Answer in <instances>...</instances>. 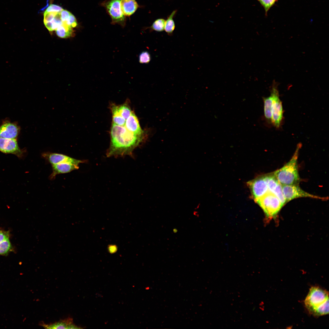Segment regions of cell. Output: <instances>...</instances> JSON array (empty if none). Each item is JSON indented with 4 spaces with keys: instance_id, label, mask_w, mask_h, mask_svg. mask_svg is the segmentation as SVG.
Returning <instances> with one entry per match:
<instances>
[{
    "instance_id": "obj_27",
    "label": "cell",
    "mask_w": 329,
    "mask_h": 329,
    "mask_svg": "<svg viewBox=\"0 0 329 329\" xmlns=\"http://www.w3.org/2000/svg\"><path fill=\"white\" fill-rule=\"evenodd\" d=\"M71 13L69 11L63 9L60 12L61 19L63 23L65 22Z\"/></svg>"
},
{
    "instance_id": "obj_23",
    "label": "cell",
    "mask_w": 329,
    "mask_h": 329,
    "mask_svg": "<svg viewBox=\"0 0 329 329\" xmlns=\"http://www.w3.org/2000/svg\"><path fill=\"white\" fill-rule=\"evenodd\" d=\"M151 57L150 53L147 51L141 52L139 55V61L141 64H148L150 62Z\"/></svg>"
},
{
    "instance_id": "obj_12",
    "label": "cell",
    "mask_w": 329,
    "mask_h": 329,
    "mask_svg": "<svg viewBox=\"0 0 329 329\" xmlns=\"http://www.w3.org/2000/svg\"><path fill=\"white\" fill-rule=\"evenodd\" d=\"M52 172L50 176L51 179L59 174L66 173L79 168V165L73 163L65 162L52 165Z\"/></svg>"
},
{
    "instance_id": "obj_5",
    "label": "cell",
    "mask_w": 329,
    "mask_h": 329,
    "mask_svg": "<svg viewBox=\"0 0 329 329\" xmlns=\"http://www.w3.org/2000/svg\"><path fill=\"white\" fill-rule=\"evenodd\" d=\"M121 0H105L100 5L105 8L111 17V24H117L123 28L126 25V19L121 8Z\"/></svg>"
},
{
    "instance_id": "obj_28",
    "label": "cell",
    "mask_w": 329,
    "mask_h": 329,
    "mask_svg": "<svg viewBox=\"0 0 329 329\" xmlns=\"http://www.w3.org/2000/svg\"><path fill=\"white\" fill-rule=\"evenodd\" d=\"M9 232L0 230V243L9 239Z\"/></svg>"
},
{
    "instance_id": "obj_19",
    "label": "cell",
    "mask_w": 329,
    "mask_h": 329,
    "mask_svg": "<svg viewBox=\"0 0 329 329\" xmlns=\"http://www.w3.org/2000/svg\"><path fill=\"white\" fill-rule=\"evenodd\" d=\"M45 26L49 31L55 30L63 24L61 19L60 13H58L51 21L44 23Z\"/></svg>"
},
{
    "instance_id": "obj_8",
    "label": "cell",
    "mask_w": 329,
    "mask_h": 329,
    "mask_svg": "<svg viewBox=\"0 0 329 329\" xmlns=\"http://www.w3.org/2000/svg\"><path fill=\"white\" fill-rule=\"evenodd\" d=\"M248 183L255 201L269 193L266 175L257 178Z\"/></svg>"
},
{
    "instance_id": "obj_17",
    "label": "cell",
    "mask_w": 329,
    "mask_h": 329,
    "mask_svg": "<svg viewBox=\"0 0 329 329\" xmlns=\"http://www.w3.org/2000/svg\"><path fill=\"white\" fill-rule=\"evenodd\" d=\"M177 12V10L173 11L168 16L167 19L165 21L164 30L167 34L170 36L172 35L173 32L175 28V24L173 18L175 17Z\"/></svg>"
},
{
    "instance_id": "obj_29",
    "label": "cell",
    "mask_w": 329,
    "mask_h": 329,
    "mask_svg": "<svg viewBox=\"0 0 329 329\" xmlns=\"http://www.w3.org/2000/svg\"><path fill=\"white\" fill-rule=\"evenodd\" d=\"M49 0H47V5L45 7H44V8H43L42 9H41L39 11H41H41H44V9H46L47 7H48V5H49L48 2H49Z\"/></svg>"
},
{
    "instance_id": "obj_6",
    "label": "cell",
    "mask_w": 329,
    "mask_h": 329,
    "mask_svg": "<svg viewBox=\"0 0 329 329\" xmlns=\"http://www.w3.org/2000/svg\"><path fill=\"white\" fill-rule=\"evenodd\" d=\"M269 218L277 215L283 205L279 199L273 194L268 193L256 201Z\"/></svg>"
},
{
    "instance_id": "obj_11",
    "label": "cell",
    "mask_w": 329,
    "mask_h": 329,
    "mask_svg": "<svg viewBox=\"0 0 329 329\" xmlns=\"http://www.w3.org/2000/svg\"><path fill=\"white\" fill-rule=\"evenodd\" d=\"M42 156L48 161L51 165L65 162H70L79 165L80 163L85 162V161L76 159L64 154L56 153H44L42 154Z\"/></svg>"
},
{
    "instance_id": "obj_2",
    "label": "cell",
    "mask_w": 329,
    "mask_h": 329,
    "mask_svg": "<svg viewBox=\"0 0 329 329\" xmlns=\"http://www.w3.org/2000/svg\"><path fill=\"white\" fill-rule=\"evenodd\" d=\"M304 304L309 313L314 316L328 314V292L318 286H313L310 289Z\"/></svg>"
},
{
    "instance_id": "obj_4",
    "label": "cell",
    "mask_w": 329,
    "mask_h": 329,
    "mask_svg": "<svg viewBox=\"0 0 329 329\" xmlns=\"http://www.w3.org/2000/svg\"><path fill=\"white\" fill-rule=\"evenodd\" d=\"M278 86V83L274 80L271 90L272 98V124L277 128L281 126L283 117V108L279 97Z\"/></svg>"
},
{
    "instance_id": "obj_3",
    "label": "cell",
    "mask_w": 329,
    "mask_h": 329,
    "mask_svg": "<svg viewBox=\"0 0 329 329\" xmlns=\"http://www.w3.org/2000/svg\"><path fill=\"white\" fill-rule=\"evenodd\" d=\"M302 144H298L291 159L281 168L273 173L278 182L282 186L299 185L300 179L298 170V159Z\"/></svg>"
},
{
    "instance_id": "obj_21",
    "label": "cell",
    "mask_w": 329,
    "mask_h": 329,
    "mask_svg": "<svg viewBox=\"0 0 329 329\" xmlns=\"http://www.w3.org/2000/svg\"><path fill=\"white\" fill-rule=\"evenodd\" d=\"M12 249V246L9 239L0 243V255H7Z\"/></svg>"
},
{
    "instance_id": "obj_14",
    "label": "cell",
    "mask_w": 329,
    "mask_h": 329,
    "mask_svg": "<svg viewBox=\"0 0 329 329\" xmlns=\"http://www.w3.org/2000/svg\"><path fill=\"white\" fill-rule=\"evenodd\" d=\"M125 125L129 131L139 135L144 136V132L141 128L138 119L133 111L126 119Z\"/></svg>"
},
{
    "instance_id": "obj_1",
    "label": "cell",
    "mask_w": 329,
    "mask_h": 329,
    "mask_svg": "<svg viewBox=\"0 0 329 329\" xmlns=\"http://www.w3.org/2000/svg\"><path fill=\"white\" fill-rule=\"evenodd\" d=\"M111 142L107 157L132 156L134 149L144 139V136L139 135L128 130L125 124L119 126L112 124L110 131Z\"/></svg>"
},
{
    "instance_id": "obj_18",
    "label": "cell",
    "mask_w": 329,
    "mask_h": 329,
    "mask_svg": "<svg viewBox=\"0 0 329 329\" xmlns=\"http://www.w3.org/2000/svg\"><path fill=\"white\" fill-rule=\"evenodd\" d=\"M57 35L62 38H67L73 36L74 34L72 28H70L63 23L55 30Z\"/></svg>"
},
{
    "instance_id": "obj_20",
    "label": "cell",
    "mask_w": 329,
    "mask_h": 329,
    "mask_svg": "<svg viewBox=\"0 0 329 329\" xmlns=\"http://www.w3.org/2000/svg\"><path fill=\"white\" fill-rule=\"evenodd\" d=\"M165 21L163 18L157 19L153 22L151 26L146 28V29H149L151 32L153 31L162 32L164 30Z\"/></svg>"
},
{
    "instance_id": "obj_16",
    "label": "cell",
    "mask_w": 329,
    "mask_h": 329,
    "mask_svg": "<svg viewBox=\"0 0 329 329\" xmlns=\"http://www.w3.org/2000/svg\"><path fill=\"white\" fill-rule=\"evenodd\" d=\"M264 103V114L266 120L272 124V98L271 95L263 97Z\"/></svg>"
},
{
    "instance_id": "obj_24",
    "label": "cell",
    "mask_w": 329,
    "mask_h": 329,
    "mask_svg": "<svg viewBox=\"0 0 329 329\" xmlns=\"http://www.w3.org/2000/svg\"><path fill=\"white\" fill-rule=\"evenodd\" d=\"M63 23L71 28L75 27L77 25L75 17L72 13L70 14L65 22Z\"/></svg>"
},
{
    "instance_id": "obj_15",
    "label": "cell",
    "mask_w": 329,
    "mask_h": 329,
    "mask_svg": "<svg viewBox=\"0 0 329 329\" xmlns=\"http://www.w3.org/2000/svg\"><path fill=\"white\" fill-rule=\"evenodd\" d=\"M121 8L123 14L126 16H130L133 15L139 7L135 0H121Z\"/></svg>"
},
{
    "instance_id": "obj_10",
    "label": "cell",
    "mask_w": 329,
    "mask_h": 329,
    "mask_svg": "<svg viewBox=\"0 0 329 329\" xmlns=\"http://www.w3.org/2000/svg\"><path fill=\"white\" fill-rule=\"evenodd\" d=\"M20 131V128L16 122L5 120L0 126V137L17 139Z\"/></svg>"
},
{
    "instance_id": "obj_9",
    "label": "cell",
    "mask_w": 329,
    "mask_h": 329,
    "mask_svg": "<svg viewBox=\"0 0 329 329\" xmlns=\"http://www.w3.org/2000/svg\"><path fill=\"white\" fill-rule=\"evenodd\" d=\"M0 151L7 154H12L21 158L24 155L25 150L21 149L17 139L0 137Z\"/></svg>"
},
{
    "instance_id": "obj_25",
    "label": "cell",
    "mask_w": 329,
    "mask_h": 329,
    "mask_svg": "<svg viewBox=\"0 0 329 329\" xmlns=\"http://www.w3.org/2000/svg\"><path fill=\"white\" fill-rule=\"evenodd\" d=\"M63 10L62 8L59 5L51 4L48 7L45 12L59 13Z\"/></svg>"
},
{
    "instance_id": "obj_13",
    "label": "cell",
    "mask_w": 329,
    "mask_h": 329,
    "mask_svg": "<svg viewBox=\"0 0 329 329\" xmlns=\"http://www.w3.org/2000/svg\"><path fill=\"white\" fill-rule=\"evenodd\" d=\"M40 325L46 329H79L82 328L73 324L72 318L69 317L64 320H61L58 322L53 324H46L41 322Z\"/></svg>"
},
{
    "instance_id": "obj_26",
    "label": "cell",
    "mask_w": 329,
    "mask_h": 329,
    "mask_svg": "<svg viewBox=\"0 0 329 329\" xmlns=\"http://www.w3.org/2000/svg\"><path fill=\"white\" fill-rule=\"evenodd\" d=\"M58 13L55 12H44V22L51 21Z\"/></svg>"
},
{
    "instance_id": "obj_22",
    "label": "cell",
    "mask_w": 329,
    "mask_h": 329,
    "mask_svg": "<svg viewBox=\"0 0 329 329\" xmlns=\"http://www.w3.org/2000/svg\"><path fill=\"white\" fill-rule=\"evenodd\" d=\"M261 5L264 7L265 11V15H267L268 11L277 2L278 0H257Z\"/></svg>"
},
{
    "instance_id": "obj_7",
    "label": "cell",
    "mask_w": 329,
    "mask_h": 329,
    "mask_svg": "<svg viewBox=\"0 0 329 329\" xmlns=\"http://www.w3.org/2000/svg\"><path fill=\"white\" fill-rule=\"evenodd\" d=\"M283 194L286 203L294 199L301 197L326 200L327 197H322L309 193L302 190L299 185H282Z\"/></svg>"
}]
</instances>
